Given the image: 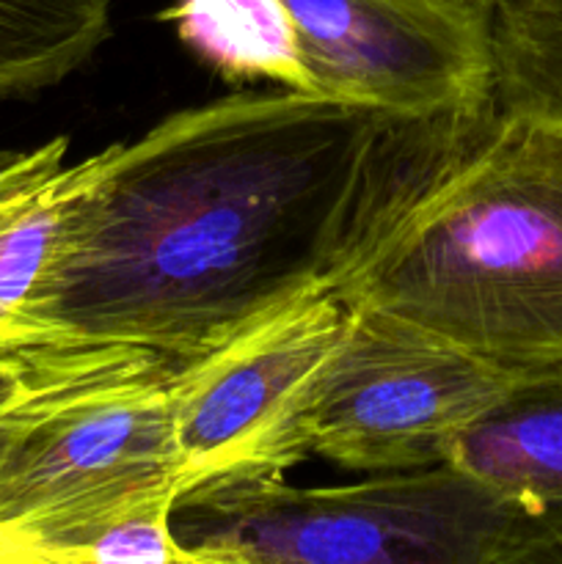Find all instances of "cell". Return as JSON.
I'll return each mask as SVG.
<instances>
[{"mask_svg":"<svg viewBox=\"0 0 562 564\" xmlns=\"http://www.w3.org/2000/svg\"><path fill=\"white\" fill-rule=\"evenodd\" d=\"M69 138L58 135L36 149H9L0 152V220L25 202L39 185L66 165Z\"/></svg>","mask_w":562,"mask_h":564,"instance_id":"obj_13","label":"cell"},{"mask_svg":"<svg viewBox=\"0 0 562 564\" xmlns=\"http://www.w3.org/2000/svg\"><path fill=\"white\" fill-rule=\"evenodd\" d=\"M320 94L406 119L494 108L490 14L444 0H284Z\"/></svg>","mask_w":562,"mask_h":564,"instance_id":"obj_7","label":"cell"},{"mask_svg":"<svg viewBox=\"0 0 562 564\" xmlns=\"http://www.w3.org/2000/svg\"><path fill=\"white\" fill-rule=\"evenodd\" d=\"M174 367L158 352L102 345L77 372L0 413V529L50 560L125 512L180 499Z\"/></svg>","mask_w":562,"mask_h":564,"instance_id":"obj_4","label":"cell"},{"mask_svg":"<svg viewBox=\"0 0 562 564\" xmlns=\"http://www.w3.org/2000/svg\"><path fill=\"white\" fill-rule=\"evenodd\" d=\"M483 116L406 119L284 88L176 110L99 152L28 341L182 364L334 292Z\"/></svg>","mask_w":562,"mask_h":564,"instance_id":"obj_1","label":"cell"},{"mask_svg":"<svg viewBox=\"0 0 562 564\" xmlns=\"http://www.w3.org/2000/svg\"><path fill=\"white\" fill-rule=\"evenodd\" d=\"M0 564H58V562H47V560H33V562H0Z\"/></svg>","mask_w":562,"mask_h":564,"instance_id":"obj_18","label":"cell"},{"mask_svg":"<svg viewBox=\"0 0 562 564\" xmlns=\"http://www.w3.org/2000/svg\"><path fill=\"white\" fill-rule=\"evenodd\" d=\"M488 31L494 108L562 121V0H501Z\"/></svg>","mask_w":562,"mask_h":564,"instance_id":"obj_11","label":"cell"},{"mask_svg":"<svg viewBox=\"0 0 562 564\" xmlns=\"http://www.w3.org/2000/svg\"><path fill=\"white\" fill-rule=\"evenodd\" d=\"M334 295L507 372L562 369V121L490 108Z\"/></svg>","mask_w":562,"mask_h":564,"instance_id":"obj_2","label":"cell"},{"mask_svg":"<svg viewBox=\"0 0 562 564\" xmlns=\"http://www.w3.org/2000/svg\"><path fill=\"white\" fill-rule=\"evenodd\" d=\"M33 560H47L31 540L22 534L0 529V562H33Z\"/></svg>","mask_w":562,"mask_h":564,"instance_id":"obj_15","label":"cell"},{"mask_svg":"<svg viewBox=\"0 0 562 564\" xmlns=\"http://www.w3.org/2000/svg\"><path fill=\"white\" fill-rule=\"evenodd\" d=\"M446 463L527 516L562 510V369L521 375L457 435Z\"/></svg>","mask_w":562,"mask_h":564,"instance_id":"obj_8","label":"cell"},{"mask_svg":"<svg viewBox=\"0 0 562 564\" xmlns=\"http://www.w3.org/2000/svg\"><path fill=\"white\" fill-rule=\"evenodd\" d=\"M160 499L125 512L99 527L80 543L58 551L50 562L58 564H235L213 551L185 545L174 532V505Z\"/></svg>","mask_w":562,"mask_h":564,"instance_id":"obj_12","label":"cell"},{"mask_svg":"<svg viewBox=\"0 0 562 564\" xmlns=\"http://www.w3.org/2000/svg\"><path fill=\"white\" fill-rule=\"evenodd\" d=\"M6 438H9V427H6V422H0V455H3Z\"/></svg>","mask_w":562,"mask_h":564,"instance_id":"obj_17","label":"cell"},{"mask_svg":"<svg viewBox=\"0 0 562 564\" xmlns=\"http://www.w3.org/2000/svg\"><path fill=\"white\" fill-rule=\"evenodd\" d=\"M202 64L226 80H264L320 94L284 0H174L158 14Z\"/></svg>","mask_w":562,"mask_h":564,"instance_id":"obj_9","label":"cell"},{"mask_svg":"<svg viewBox=\"0 0 562 564\" xmlns=\"http://www.w3.org/2000/svg\"><path fill=\"white\" fill-rule=\"evenodd\" d=\"M527 512L450 463L298 488L209 479L174 505L176 538L235 564H496Z\"/></svg>","mask_w":562,"mask_h":564,"instance_id":"obj_3","label":"cell"},{"mask_svg":"<svg viewBox=\"0 0 562 564\" xmlns=\"http://www.w3.org/2000/svg\"><path fill=\"white\" fill-rule=\"evenodd\" d=\"M110 33V0H0V99L80 69Z\"/></svg>","mask_w":562,"mask_h":564,"instance_id":"obj_10","label":"cell"},{"mask_svg":"<svg viewBox=\"0 0 562 564\" xmlns=\"http://www.w3.org/2000/svg\"><path fill=\"white\" fill-rule=\"evenodd\" d=\"M345 314V301L317 292L176 364L171 427L185 494L231 474H287L306 460L309 394Z\"/></svg>","mask_w":562,"mask_h":564,"instance_id":"obj_6","label":"cell"},{"mask_svg":"<svg viewBox=\"0 0 562 564\" xmlns=\"http://www.w3.org/2000/svg\"><path fill=\"white\" fill-rule=\"evenodd\" d=\"M345 306L303 416L309 455L334 466L386 474L446 463L457 435L521 378L378 308Z\"/></svg>","mask_w":562,"mask_h":564,"instance_id":"obj_5","label":"cell"},{"mask_svg":"<svg viewBox=\"0 0 562 564\" xmlns=\"http://www.w3.org/2000/svg\"><path fill=\"white\" fill-rule=\"evenodd\" d=\"M444 3L457 6V9H468V11H477V14H490L501 0H444Z\"/></svg>","mask_w":562,"mask_h":564,"instance_id":"obj_16","label":"cell"},{"mask_svg":"<svg viewBox=\"0 0 562 564\" xmlns=\"http://www.w3.org/2000/svg\"><path fill=\"white\" fill-rule=\"evenodd\" d=\"M496 564H562V510L523 518Z\"/></svg>","mask_w":562,"mask_h":564,"instance_id":"obj_14","label":"cell"}]
</instances>
